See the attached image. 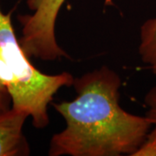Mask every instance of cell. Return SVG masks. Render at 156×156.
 Returning <instances> with one entry per match:
<instances>
[{
	"mask_svg": "<svg viewBox=\"0 0 156 156\" xmlns=\"http://www.w3.org/2000/svg\"><path fill=\"white\" fill-rule=\"evenodd\" d=\"M121 79L101 67L75 78L76 97L53 104L66 128L51 138V156L133 155L142 144L153 123L122 108Z\"/></svg>",
	"mask_w": 156,
	"mask_h": 156,
	"instance_id": "6da1fadb",
	"label": "cell"
},
{
	"mask_svg": "<svg viewBox=\"0 0 156 156\" xmlns=\"http://www.w3.org/2000/svg\"><path fill=\"white\" fill-rule=\"evenodd\" d=\"M74 79L68 72L46 75L34 67L16 37L11 13L0 7V86L9 93L12 108L26 112L35 128H45L50 122L48 105Z\"/></svg>",
	"mask_w": 156,
	"mask_h": 156,
	"instance_id": "7a4b0ae2",
	"label": "cell"
},
{
	"mask_svg": "<svg viewBox=\"0 0 156 156\" xmlns=\"http://www.w3.org/2000/svg\"><path fill=\"white\" fill-rule=\"evenodd\" d=\"M65 0H27L31 14L20 15L17 19L22 25L20 44L30 57L54 61L67 56L56 42V22Z\"/></svg>",
	"mask_w": 156,
	"mask_h": 156,
	"instance_id": "3957f363",
	"label": "cell"
},
{
	"mask_svg": "<svg viewBox=\"0 0 156 156\" xmlns=\"http://www.w3.org/2000/svg\"><path fill=\"white\" fill-rule=\"evenodd\" d=\"M29 115L11 108L0 112V156L28 155L30 148L23 134Z\"/></svg>",
	"mask_w": 156,
	"mask_h": 156,
	"instance_id": "277c9868",
	"label": "cell"
},
{
	"mask_svg": "<svg viewBox=\"0 0 156 156\" xmlns=\"http://www.w3.org/2000/svg\"><path fill=\"white\" fill-rule=\"evenodd\" d=\"M139 54L156 74V17L143 23L140 30Z\"/></svg>",
	"mask_w": 156,
	"mask_h": 156,
	"instance_id": "5b68a950",
	"label": "cell"
},
{
	"mask_svg": "<svg viewBox=\"0 0 156 156\" xmlns=\"http://www.w3.org/2000/svg\"><path fill=\"white\" fill-rule=\"evenodd\" d=\"M132 156H156V123L153 124L142 144Z\"/></svg>",
	"mask_w": 156,
	"mask_h": 156,
	"instance_id": "8992f818",
	"label": "cell"
},
{
	"mask_svg": "<svg viewBox=\"0 0 156 156\" xmlns=\"http://www.w3.org/2000/svg\"><path fill=\"white\" fill-rule=\"evenodd\" d=\"M145 103L147 107L146 117L154 124L156 123V86L152 88L146 95Z\"/></svg>",
	"mask_w": 156,
	"mask_h": 156,
	"instance_id": "52a82bcc",
	"label": "cell"
},
{
	"mask_svg": "<svg viewBox=\"0 0 156 156\" xmlns=\"http://www.w3.org/2000/svg\"><path fill=\"white\" fill-rule=\"evenodd\" d=\"M11 108V100L9 93L0 86V112L8 110Z\"/></svg>",
	"mask_w": 156,
	"mask_h": 156,
	"instance_id": "ba28073f",
	"label": "cell"
}]
</instances>
